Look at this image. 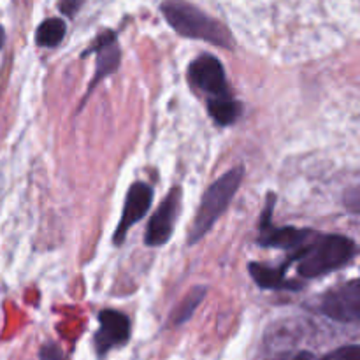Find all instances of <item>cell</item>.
Here are the masks:
<instances>
[{"mask_svg":"<svg viewBox=\"0 0 360 360\" xmlns=\"http://www.w3.org/2000/svg\"><path fill=\"white\" fill-rule=\"evenodd\" d=\"M4 42H6V32H4L2 25H0V49H2Z\"/></svg>","mask_w":360,"mask_h":360,"instance_id":"ffe728a7","label":"cell"},{"mask_svg":"<svg viewBox=\"0 0 360 360\" xmlns=\"http://www.w3.org/2000/svg\"><path fill=\"white\" fill-rule=\"evenodd\" d=\"M243 176H245V169L234 167L229 172H225L224 176H220L206 190L202 200H200L199 211H197L195 218H193V227L190 231L188 245H195L197 241H200L211 231V227L217 224V220L227 210L231 200L234 199L236 192L241 186Z\"/></svg>","mask_w":360,"mask_h":360,"instance_id":"3957f363","label":"cell"},{"mask_svg":"<svg viewBox=\"0 0 360 360\" xmlns=\"http://www.w3.org/2000/svg\"><path fill=\"white\" fill-rule=\"evenodd\" d=\"M207 111L218 125L227 127L241 116L243 105L232 97H214L207 98Z\"/></svg>","mask_w":360,"mask_h":360,"instance_id":"7c38bea8","label":"cell"},{"mask_svg":"<svg viewBox=\"0 0 360 360\" xmlns=\"http://www.w3.org/2000/svg\"><path fill=\"white\" fill-rule=\"evenodd\" d=\"M322 313L338 322H359L360 280L348 281L327 292L322 299Z\"/></svg>","mask_w":360,"mask_h":360,"instance_id":"8992f818","label":"cell"},{"mask_svg":"<svg viewBox=\"0 0 360 360\" xmlns=\"http://www.w3.org/2000/svg\"><path fill=\"white\" fill-rule=\"evenodd\" d=\"M97 53V67H95V76L91 79V88L102 79V77L109 76V74L115 72L120 65V60H122V53H120L118 42H116L115 32L108 30L104 34H101L97 37V41L94 42L90 49L84 53V56L90 55V53Z\"/></svg>","mask_w":360,"mask_h":360,"instance_id":"30bf717a","label":"cell"},{"mask_svg":"<svg viewBox=\"0 0 360 360\" xmlns=\"http://www.w3.org/2000/svg\"><path fill=\"white\" fill-rule=\"evenodd\" d=\"M354 253V241L345 236L315 234L304 246L292 253L287 264L297 262V273L302 278H316L343 267Z\"/></svg>","mask_w":360,"mask_h":360,"instance_id":"6da1fadb","label":"cell"},{"mask_svg":"<svg viewBox=\"0 0 360 360\" xmlns=\"http://www.w3.org/2000/svg\"><path fill=\"white\" fill-rule=\"evenodd\" d=\"M276 197L271 193L267 197L266 211L262 214V220H260V236L259 243L262 246H274V248L288 250L290 253L297 252L301 246H304L309 239L315 236V232L311 231H299L295 227H274L271 224V214H273V206Z\"/></svg>","mask_w":360,"mask_h":360,"instance_id":"5b68a950","label":"cell"},{"mask_svg":"<svg viewBox=\"0 0 360 360\" xmlns=\"http://www.w3.org/2000/svg\"><path fill=\"white\" fill-rule=\"evenodd\" d=\"M98 327L95 334V350L98 355L108 354L109 350L116 347H122L130 338V322L123 313L115 309H104L98 315Z\"/></svg>","mask_w":360,"mask_h":360,"instance_id":"ba28073f","label":"cell"},{"mask_svg":"<svg viewBox=\"0 0 360 360\" xmlns=\"http://www.w3.org/2000/svg\"><path fill=\"white\" fill-rule=\"evenodd\" d=\"M83 0H60V11L67 16H74L81 7Z\"/></svg>","mask_w":360,"mask_h":360,"instance_id":"ac0fdd59","label":"cell"},{"mask_svg":"<svg viewBox=\"0 0 360 360\" xmlns=\"http://www.w3.org/2000/svg\"><path fill=\"white\" fill-rule=\"evenodd\" d=\"M39 359L41 360H65L63 357V352L56 347L55 343H48L41 348L39 352Z\"/></svg>","mask_w":360,"mask_h":360,"instance_id":"2e32d148","label":"cell"},{"mask_svg":"<svg viewBox=\"0 0 360 360\" xmlns=\"http://www.w3.org/2000/svg\"><path fill=\"white\" fill-rule=\"evenodd\" d=\"M280 360H319L313 354L309 352H295V354H288L285 357H281Z\"/></svg>","mask_w":360,"mask_h":360,"instance_id":"d6986e66","label":"cell"},{"mask_svg":"<svg viewBox=\"0 0 360 360\" xmlns=\"http://www.w3.org/2000/svg\"><path fill=\"white\" fill-rule=\"evenodd\" d=\"M288 266H290V264L287 262L281 267H269L259 262H252L248 266V271L260 288H269V290H281V288H287V290H299L302 285L288 281L287 276H285V271H287Z\"/></svg>","mask_w":360,"mask_h":360,"instance_id":"8fae6325","label":"cell"},{"mask_svg":"<svg viewBox=\"0 0 360 360\" xmlns=\"http://www.w3.org/2000/svg\"><path fill=\"white\" fill-rule=\"evenodd\" d=\"M188 79L197 90L214 97H231L224 65L213 55H202L193 60L188 67Z\"/></svg>","mask_w":360,"mask_h":360,"instance_id":"277c9868","label":"cell"},{"mask_svg":"<svg viewBox=\"0 0 360 360\" xmlns=\"http://www.w3.org/2000/svg\"><path fill=\"white\" fill-rule=\"evenodd\" d=\"M65 21L58 20V18H49V20L42 21L39 25L37 32H35V42L42 48H53L62 42L63 35H65Z\"/></svg>","mask_w":360,"mask_h":360,"instance_id":"4fadbf2b","label":"cell"},{"mask_svg":"<svg viewBox=\"0 0 360 360\" xmlns=\"http://www.w3.org/2000/svg\"><path fill=\"white\" fill-rule=\"evenodd\" d=\"M345 206H347V210L352 211V213L360 214V188L350 190V192L345 195Z\"/></svg>","mask_w":360,"mask_h":360,"instance_id":"e0dca14e","label":"cell"},{"mask_svg":"<svg viewBox=\"0 0 360 360\" xmlns=\"http://www.w3.org/2000/svg\"><path fill=\"white\" fill-rule=\"evenodd\" d=\"M151 200H153V192H151V188L146 183L139 181L130 186L129 193H127L123 214L120 218V224L115 232V245H122L125 241L127 232L130 231V227L148 213Z\"/></svg>","mask_w":360,"mask_h":360,"instance_id":"9c48e42d","label":"cell"},{"mask_svg":"<svg viewBox=\"0 0 360 360\" xmlns=\"http://www.w3.org/2000/svg\"><path fill=\"white\" fill-rule=\"evenodd\" d=\"M323 360H360V347H357V345L341 347L338 350L330 352Z\"/></svg>","mask_w":360,"mask_h":360,"instance_id":"9a60e30c","label":"cell"},{"mask_svg":"<svg viewBox=\"0 0 360 360\" xmlns=\"http://www.w3.org/2000/svg\"><path fill=\"white\" fill-rule=\"evenodd\" d=\"M162 14L183 37L200 39L221 48H232V37L227 28L186 0H165L162 4Z\"/></svg>","mask_w":360,"mask_h":360,"instance_id":"7a4b0ae2","label":"cell"},{"mask_svg":"<svg viewBox=\"0 0 360 360\" xmlns=\"http://www.w3.org/2000/svg\"><path fill=\"white\" fill-rule=\"evenodd\" d=\"M179 202H181V190L172 188L169 195L162 200L160 206L157 207V211L151 214L146 234H144V243L148 246L157 248V246L165 245L171 239L176 218L179 213Z\"/></svg>","mask_w":360,"mask_h":360,"instance_id":"52a82bcc","label":"cell"},{"mask_svg":"<svg viewBox=\"0 0 360 360\" xmlns=\"http://www.w3.org/2000/svg\"><path fill=\"white\" fill-rule=\"evenodd\" d=\"M206 297V287H195L190 290V294L186 295L181 301V304L176 308V311L172 313V323H185L190 316L193 315V311L197 309V306L202 302V299Z\"/></svg>","mask_w":360,"mask_h":360,"instance_id":"5bb4252c","label":"cell"}]
</instances>
